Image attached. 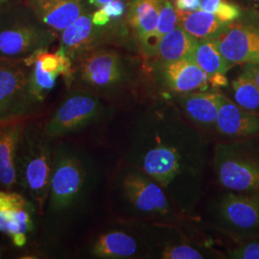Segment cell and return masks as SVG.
I'll return each mask as SVG.
<instances>
[{
    "instance_id": "83f0119b",
    "label": "cell",
    "mask_w": 259,
    "mask_h": 259,
    "mask_svg": "<svg viewBox=\"0 0 259 259\" xmlns=\"http://www.w3.org/2000/svg\"><path fill=\"white\" fill-rule=\"evenodd\" d=\"M161 257L163 259H200L204 258L203 254L194 247L187 244H177L165 247Z\"/></svg>"
},
{
    "instance_id": "ba28073f",
    "label": "cell",
    "mask_w": 259,
    "mask_h": 259,
    "mask_svg": "<svg viewBox=\"0 0 259 259\" xmlns=\"http://www.w3.org/2000/svg\"><path fill=\"white\" fill-rule=\"evenodd\" d=\"M80 57L77 68L83 83L93 89H109L123 80L124 70L120 56L108 49H95Z\"/></svg>"
},
{
    "instance_id": "44dd1931",
    "label": "cell",
    "mask_w": 259,
    "mask_h": 259,
    "mask_svg": "<svg viewBox=\"0 0 259 259\" xmlns=\"http://www.w3.org/2000/svg\"><path fill=\"white\" fill-rule=\"evenodd\" d=\"M197 44L198 39L178 26L159 40L154 54L163 65L191 58Z\"/></svg>"
},
{
    "instance_id": "4fadbf2b",
    "label": "cell",
    "mask_w": 259,
    "mask_h": 259,
    "mask_svg": "<svg viewBox=\"0 0 259 259\" xmlns=\"http://www.w3.org/2000/svg\"><path fill=\"white\" fill-rule=\"evenodd\" d=\"M23 118L0 122V184L8 189L18 184L17 157L20 138L26 126Z\"/></svg>"
},
{
    "instance_id": "5bb4252c",
    "label": "cell",
    "mask_w": 259,
    "mask_h": 259,
    "mask_svg": "<svg viewBox=\"0 0 259 259\" xmlns=\"http://www.w3.org/2000/svg\"><path fill=\"white\" fill-rule=\"evenodd\" d=\"M100 27L94 25L93 13L85 11L59 34L60 47L71 61L93 50L100 38Z\"/></svg>"
},
{
    "instance_id": "9c48e42d",
    "label": "cell",
    "mask_w": 259,
    "mask_h": 259,
    "mask_svg": "<svg viewBox=\"0 0 259 259\" xmlns=\"http://www.w3.org/2000/svg\"><path fill=\"white\" fill-rule=\"evenodd\" d=\"M122 187L125 197L139 211L167 214L170 211L163 188L143 172H130L124 177Z\"/></svg>"
},
{
    "instance_id": "d4e9b609",
    "label": "cell",
    "mask_w": 259,
    "mask_h": 259,
    "mask_svg": "<svg viewBox=\"0 0 259 259\" xmlns=\"http://www.w3.org/2000/svg\"><path fill=\"white\" fill-rule=\"evenodd\" d=\"M178 23H179V18H178L176 8L172 5V3L164 0L162 8L159 13L157 28L154 34L143 46L145 50L150 54H154L159 40L168 33H170L172 30L178 27Z\"/></svg>"
},
{
    "instance_id": "7402d4cb",
    "label": "cell",
    "mask_w": 259,
    "mask_h": 259,
    "mask_svg": "<svg viewBox=\"0 0 259 259\" xmlns=\"http://www.w3.org/2000/svg\"><path fill=\"white\" fill-rule=\"evenodd\" d=\"M221 93H188L183 99L186 114L195 122L206 126L215 125L219 111Z\"/></svg>"
},
{
    "instance_id": "484cf974",
    "label": "cell",
    "mask_w": 259,
    "mask_h": 259,
    "mask_svg": "<svg viewBox=\"0 0 259 259\" xmlns=\"http://www.w3.org/2000/svg\"><path fill=\"white\" fill-rule=\"evenodd\" d=\"M234 100L243 109L254 112L259 110V89L248 77L240 74L233 82Z\"/></svg>"
},
{
    "instance_id": "2e32d148",
    "label": "cell",
    "mask_w": 259,
    "mask_h": 259,
    "mask_svg": "<svg viewBox=\"0 0 259 259\" xmlns=\"http://www.w3.org/2000/svg\"><path fill=\"white\" fill-rule=\"evenodd\" d=\"M162 69L167 84L176 93L204 91L207 87V75L192 58L163 64Z\"/></svg>"
},
{
    "instance_id": "4dcf8cb0",
    "label": "cell",
    "mask_w": 259,
    "mask_h": 259,
    "mask_svg": "<svg viewBox=\"0 0 259 259\" xmlns=\"http://www.w3.org/2000/svg\"><path fill=\"white\" fill-rule=\"evenodd\" d=\"M175 6L178 11L193 12L201 10L202 0H175Z\"/></svg>"
},
{
    "instance_id": "f1b7e54d",
    "label": "cell",
    "mask_w": 259,
    "mask_h": 259,
    "mask_svg": "<svg viewBox=\"0 0 259 259\" xmlns=\"http://www.w3.org/2000/svg\"><path fill=\"white\" fill-rule=\"evenodd\" d=\"M233 258L259 259V244L251 243L238 248L231 252Z\"/></svg>"
},
{
    "instance_id": "f546056e",
    "label": "cell",
    "mask_w": 259,
    "mask_h": 259,
    "mask_svg": "<svg viewBox=\"0 0 259 259\" xmlns=\"http://www.w3.org/2000/svg\"><path fill=\"white\" fill-rule=\"evenodd\" d=\"M102 8L108 14V16L112 19L120 18L121 16H123L126 6L123 0H113L104 5Z\"/></svg>"
},
{
    "instance_id": "8fae6325",
    "label": "cell",
    "mask_w": 259,
    "mask_h": 259,
    "mask_svg": "<svg viewBox=\"0 0 259 259\" xmlns=\"http://www.w3.org/2000/svg\"><path fill=\"white\" fill-rule=\"evenodd\" d=\"M22 3L59 35L87 11L88 0H22Z\"/></svg>"
},
{
    "instance_id": "74e56055",
    "label": "cell",
    "mask_w": 259,
    "mask_h": 259,
    "mask_svg": "<svg viewBox=\"0 0 259 259\" xmlns=\"http://www.w3.org/2000/svg\"><path fill=\"white\" fill-rule=\"evenodd\" d=\"M257 1H258V2H259V0H257Z\"/></svg>"
},
{
    "instance_id": "5b68a950",
    "label": "cell",
    "mask_w": 259,
    "mask_h": 259,
    "mask_svg": "<svg viewBox=\"0 0 259 259\" xmlns=\"http://www.w3.org/2000/svg\"><path fill=\"white\" fill-rule=\"evenodd\" d=\"M30 72L23 60L0 59V122L24 117L36 107L30 95Z\"/></svg>"
},
{
    "instance_id": "1f68e13d",
    "label": "cell",
    "mask_w": 259,
    "mask_h": 259,
    "mask_svg": "<svg viewBox=\"0 0 259 259\" xmlns=\"http://www.w3.org/2000/svg\"><path fill=\"white\" fill-rule=\"evenodd\" d=\"M111 20V18L108 16V14L105 12V10L103 9L102 7L98 8L93 13V24L98 27L106 26Z\"/></svg>"
},
{
    "instance_id": "e0dca14e",
    "label": "cell",
    "mask_w": 259,
    "mask_h": 259,
    "mask_svg": "<svg viewBox=\"0 0 259 259\" xmlns=\"http://www.w3.org/2000/svg\"><path fill=\"white\" fill-rule=\"evenodd\" d=\"M220 212L227 222L240 229L259 226V196L236 195L225 196L220 204Z\"/></svg>"
},
{
    "instance_id": "30bf717a",
    "label": "cell",
    "mask_w": 259,
    "mask_h": 259,
    "mask_svg": "<svg viewBox=\"0 0 259 259\" xmlns=\"http://www.w3.org/2000/svg\"><path fill=\"white\" fill-rule=\"evenodd\" d=\"M216 172L221 185L237 192H258L259 162L250 158L219 153Z\"/></svg>"
},
{
    "instance_id": "ffe728a7",
    "label": "cell",
    "mask_w": 259,
    "mask_h": 259,
    "mask_svg": "<svg viewBox=\"0 0 259 259\" xmlns=\"http://www.w3.org/2000/svg\"><path fill=\"white\" fill-rule=\"evenodd\" d=\"M178 26L185 30L198 40L213 39L226 25V22L218 19L215 15L198 10L193 12L178 11Z\"/></svg>"
},
{
    "instance_id": "e575fe53",
    "label": "cell",
    "mask_w": 259,
    "mask_h": 259,
    "mask_svg": "<svg viewBox=\"0 0 259 259\" xmlns=\"http://www.w3.org/2000/svg\"><path fill=\"white\" fill-rule=\"evenodd\" d=\"M113 0H88V4L96 8H101L104 5H106L107 3Z\"/></svg>"
},
{
    "instance_id": "7c38bea8",
    "label": "cell",
    "mask_w": 259,
    "mask_h": 259,
    "mask_svg": "<svg viewBox=\"0 0 259 259\" xmlns=\"http://www.w3.org/2000/svg\"><path fill=\"white\" fill-rule=\"evenodd\" d=\"M34 205L20 194L0 190V232L12 239L31 232Z\"/></svg>"
},
{
    "instance_id": "6da1fadb",
    "label": "cell",
    "mask_w": 259,
    "mask_h": 259,
    "mask_svg": "<svg viewBox=\"0 0 259 259\" xmlns=\"http://www.w3.org/2000/svg\"><path fill=\"white\" fill-rule=\"evenodd\" d=\"M44 131L26 125L17 157L18 184L32 199L39 214L47 208L55 153Z\"/></svg>"
},
{
    "instance_id": "836d02e7",
    "label": "cell",
    "mask_w": 259,
    "mask_h": 259,
    "mask_svg": "<svg viewBox=\"0 0 259 259\" xmlns=\"http://www.w3.org/2000/svg\"><path fill=\"white\" fill-rule=\"evenodd\" d=\"M208 82H210L213 87H225L228 84L226 74L215 75L208 79Z\"/></svg>"
},
{
    "instance_id": "cb8c5ba5",
    "label": "cell",
    "mask_w": 259,
    "mask_h": 259,
    "mask_svg": "<svg viewBox=\"0 0 259 259\" xmlns=\"http://www.w3.org/2000/svg\"><path fill=\"white\" fill-rule=\"evenodd\" d=\"M26 65L31 67L30 95L34 104L37 106L46 100L47 95L54 89L57 79L60 76L45 70L37 62H30Z\"/></svg>"
},
{
    "instance_id": "d590c367",
    "label": "cell",
    "mask_w": 259,
    "mask_h": 259,
    "mask_svg": "<svg viewBox=\"0 0 259 259\" xmlns=\"http://www.w3.org/2000/svg\"><path fill=\"white\" fill-rule=\"evenodd\" d=\"M21 0H0V10L4 9L15 3H18Z\"/></svg>"
},
{
    "instance_id": "3957f363",
    "label": "cell",
    "mask_w": 259,
    "mask_h": 259,
    "mask_svg": "<svg viewBox=\"0 0 259 259\" xmlns=\"http://www.w3.org/2000/svg\"><path fill=\"white\" fill-rule=\"evenodd\" d=\"M138 166L163 189L178 185L189 169L185 144L171 140L169 135L153 132L140 145Z\"/></svg>"
},
{
    "instance_id": "8d00e7d4",
    "label": "cell",
    "mask_w": 259,
    "mask_h": 259,
    "mask_svg": "<svg viewBox=\"0 0 259 259\" xmlns=\"http://www.w3.org/2000/svg\"><path fill=\"white\" fill-rule=\"evenodd\" d=\"M0 257H1V250H0Z\"/></svg>"
},
{
    "instance_id": "277c9868",
    "label": "cell",
    "mask_w": 259,
    "mask_h": 259,
    "mask_svg": "<svg viewBox=\"0 0 259 259\" xmlns=\"http://www.w3.org/2000/svg\"><path fill=\"white\" fill-rule=\"evenodd\" d=\"M87 178L83 161L68 147L60 145L54 156L46 208L50 216L62 215L72 208L83 194Z\"/></svg>"
},
{
    "instance_id": "52a82bcc",
    "label": "cell",
    "mask_w": 259,
    "mask_h": 259,
    "mask_svg": "<svg viewBox=\"0 0 259 259\" xmlns=\"http://www.w3.org/2000/svg\"><path fill=\"white\" fill-rule=\"evenodd\" d=\"M102 104L91 93H74L68 95L47 120L44 133L54 139L83 129L99 117Z\"/></svg>"
},
{
    "instance_id": "603a6c76",
    "label": "cell",
    "mask_w": 259,
    "mask_h": 259,
    "mask_svg": "<svg viewBox=\"0 0 259 259\" xmlns=\"http://www.w3.org/2000/svg\"><path fill=\"white\" fill-rule=\"evenodd\" d=\"M191 58L204 70L208 79L215 75L226 74L233 66L223 57L212 39L198 40Z\"/></svg>"
},
{
    "instance_id": "d6a6232c",
    "label": "cell",
    "mask_w": 259,
    "mask_h": 259,
    "mask_svg": "<svg viewBox=\"0 0 259 259\" xmlns=\"http://www.w3.org/2000/svg\"><path fill=\"white\" fill-rule=\"evenodd\" d=\"M241 74L248 77L259 89V64L245 65Z\"/></svg>"
},
{
    "instance_id": "7a4b0ae2",
    "label": "cell",
    "mask_w": 259,
    "mask_h": 259,
    "mask_svg": "<svg viewBox=\"0 0 259 259\" xmlns=\"http://www.w3.org/2000/svg\"><path fill=\"white\" fill-rule=\"evenodd\" d=\"M58 37L22 0L0 10V59L22 60L49 49Z\"/></svg>"
},
{
    "instance_id": "ac0fdd59",
    "label": "cell",
    "mask_w": 259,
    "mask_h": 259,
    "mask_svg": "<svg viewBox=\"0 0 259 259\" xmlns=\"http://www.w3.org/2000/svg\"><path fill=\"white\" fill-rule=\"evenodd\" d=\"M137 240L120 231L106 232L94 241L92 254L98 258H129L137 254Z\"/></svg>"
},
{
    "instance_id": "4316f807",
    "label": "cell",
    "mask_w": 259,
    "mask_h": 259,
    "mask_svg": "<svg viewBox=\"0 0 259 259\" xmlns=\"http://www.w3.org/2000/svg\"><path fill=\"white\" fill-rule=\"evenodd\" d=\"M201 10L215 15L223 22H231L242 16L237 5L227 0H202Z\"/></svg>"
},
{
    "instance_id": "9a60e30c",
    "label": "cell",
    "mask_w": 259,
    "mask_h": 259,
    "mask_svg": "<svg viewBox=\"0 0 259 259\" xmlns=\"http://www.w3.org/2000/svg\"><path fill=\"white\" fill-rule=\"evenodd\" d=\"M215 126L225 136L249 137L258 133L259 118L221 94Z\"/></svg>"
},
{
    "instance_id": "d6986e66",
    "label": "cell",
    "mask_w": 259,
    "mask_h": 259,
    "mask_svg": "<svg viewBox=\"0 0 259 259\" xmlns=\"http://www.w3.org/2000/svg\"><path fill=\"white\" fill-rule=\"evenodd\" d=\"M164 0H134L130 8L129 21L142 46L157 28L159 13Z\"/></svg>"
},
{
    "instance_id": "8992f818",
    "label": "cell",
    "mask_w": 259,
    "mask_h": 259,
    "mask_svg": "<svg viewBox=\"0 0 259 259\" xmlns=\"http://www.w3.org/2000/svg\"><path fill=\"white\" fill-rule=\"evenodd\" d=\"M212 40L232 65L259 64V19L256 16H241L226 23Z\"/></svg>"
}]
</instances>
